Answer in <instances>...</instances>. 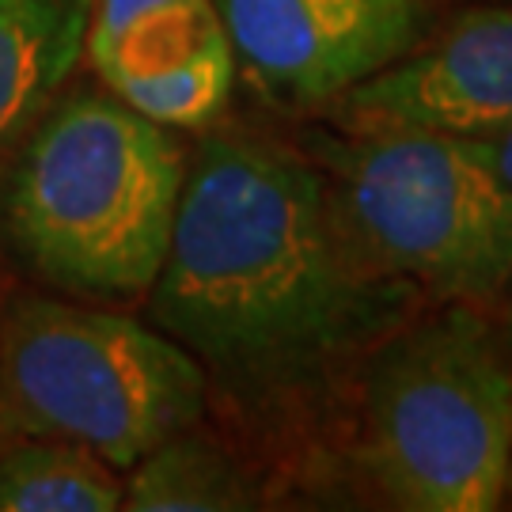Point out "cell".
<instances>
[{
	"mask_svg": "<svg viewBox=\"0 0 512 512\" xmlns=\"http://www.w3.org/2000/svg\"><path fill=\"white\" fill-rule=\"evenodd\" d=\"M148 293L156 327L247 410L319 395L421 304L353 243L315 160L243 133L205 137L186 164Z\"/></svg>",
	"mask_w": 512,
	"mask_h": 512,
	"instance_id": "6da1fadb",
	"label": "cell"
},
{
	"mask_svg": "<svg viewBox=\"0 0 512 512\" xmlns=\"http://www.w3.org/2000/svg\"><path fill=\"white\" fill-rule=\"evenodd\" d=\"M183 183V148L167 126L114 95H76L19 156L8 236L65 293L133 300L160 277Z\"/></svg>",
	"mask_w": 512,
	"mask_h": 512,
	"instance_id": "7a4b0ae2",
	"label": "cell"
},
{
	"mask_svg": "<svg viewBox=\"0 0 512 512\" xmlns=\"http://www.w3.org/2000/svg\"><path fill=\"white\" fill-rule=\"evenodd\" d=\"M512 353L482 308L437 304L368 353L361 467L406 512H490L509 494Z\"/></svg>",
	"mask_w": 512,
	"mask_h": 512,
	"instance_id": "3957f363",
	"label": "cell"
},
{
	"mask_svg": "<svg viewBox=\"0 0 512 512\" xmlns=\"http://www.w3.org/2000/svg\"><path fill=\"white\" fill-rule=\"evenodd\" d=\"M209 376L129 315L27 296L0 330V433L80 444L129 471L205 414Z\"/></svg>",
	"mask_w": 512,
	"mask_h": 512,
	"instance_id": "277c9868",
	"label": "cell"
},
{
	"mask_svg": "<svg viewBox=\"0 0 512 512\" xmlns=\"http://www.w3.org/2000/svg\"><path fill=\"white\" fill-rule=\"evenodd\" d=\"M315 164L372 266L433 304L486 308L512 277V183L482 137H319Z\"/></svg>",
	"mask_w": 512,
	"mask_h": 512,
	"instance_id": "5b68a950",
	"label": "cell"
},
{
	"mask_svg": "<svg viewBox=\"0 0 512 512\" xmlns=\"http://www.w3.org/2000/svg\"><path fill=\"white\" fill-rule=\"evenodd\" d=\"M236 69L277 107H327L429 35L425 0H213Z\"/></svg>",
	"mask_w": 512,
	"mask_h": 512,
	"instance_id": "8992f818",
	"label": "cell"
},
{
	"mask_svg": "<svg viewBox=\"0 0 512 512\" xmlns=\"http://www.w3.org/2000/svg\"><path fill=\"white\" fill-rule=\"evenodd\" d=\"M84 50L114 99L167 129L209 126L236 80L213 0H92Z\"/></svg>",
	"mask_w": 512,
	"mask_h": 512,
	"instance_id": "52a82bcc",
	"label": "cell"
},
{
	"mask_svg": "<svg viewBox=\"0 0 512 512\" xmlns=\"http://www.w3.org/2000/svg\"><path fill=\"white\" fill-rule=\"evenodd\" d=\"M346 133L490 137L512 122V8H471L334 103Z\"/></svg>",
	"mask_w": 512,
	"mask_h": 512,
	"instance_id": "ba28073f",
	"label": "cell"
},
{
	"mask_svg": "<svg viewBox=\"0 0 512 512\" xmlns=\"http://www.w3.org/2000/svg\"><path fill=\"white\" fill-rule=\"evenodd\" d=\"M92 0H0V164L84 54Z\"/></svg>",
	"mask_w": 512,
	"mask_h": 512,
	"instance_id": "9c48e42d",
	"label": "cell"
},
{
	"mask_svg": "<svg viewBox=\"0 0 512 512\" xmlns=\"http://www.w3.org/2000/svg\"><path fill=\"white\" fill-rule=\"evenodd\" d=\"M122 509L129 512H239L255 509L251 478L209 440L179 433L129 467Z\"/></svg>",
	"mask_w": 512,
	"mask_h": 512,
	"instance_id": "30bf717a",
	"label": "cell"
},
{
	"mask_svg": "<svg viewBox=\"0 0 512 512\" xmlns=\"http://www.w3.org/2000/svg\"><path fill=\"white\" fill-rule=\"evenodd\" d=\"M122 482L103 459L50 437H19L0 452V512H114Z\"/></svg>",
	"mask_w": 512,
	"mask_h": 512,
	"instance_id": "8fae6325",
	"label": "cell"
},
{
	"mask_svg": "<svg viewBox=\"0 0 512 512\" xmlns=\"http://www.w3.org/2000/svg\"><path fill=\"white\" fill-rule=\"evenodd\" d=\"M482 141H486V148H490L497 171L512 183V122H505V126L494 129V133H490V137H482Z\"/></svg>",
	"mask_w": 512,
	"mask_h": 512,
	"instance_id": "7c38bea8",
	"label": "cell"
},
{
	"mask_svg": "<svg viewBox=\"0 0 512 512\" xmlns=\"http://www.w3.org/2000/svg\"><path fill=\"white\" fill-rule=\"evenodd\" d=\"M505 293H509V334H512V277H509V285H505Z\"/></svg>",
	"mask_w": 512,
	"mask_h": 512,
	"instance_id": "4fadbf2b",
	"label": "cell"
},
{
	"mask_svg": "<svg viewBox=\"0 0 512 512\" xmlns=\"http://www.w3.org/2000/svg\"><path fill=\"white\" fill-rule=\"evenodd\" d=\"M509 490H512V463H509Z\"/></svg>",
	"mask_w": 512,
	"mask_h": 512,
	"instance_id": "5bb4252c",
	"label": "cell"
}]
</instances>
